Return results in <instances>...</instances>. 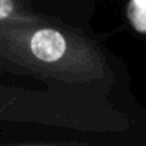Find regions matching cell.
Masks as SVG:
<instances>
[{"label":"cell","mask_w":146,"mask_h":146,"mask_svg":"<svg viewBox=\"0 0 146 146\" xmlns=\"http://www.w3.org/2000/svg\"><path fill=\"white\" fill-rule=\"evenodd\" d=\"M0 57L66 83L99 80L108 72L106 57L95 42L75 29L43 19L0 29Z\"/></svg>","instance_id":"1"},{"label":"cell","mask_w":146,"mask_h":146,"mask_svg":"<svg viewBox=\"0 0 146 146\" xmlns=\"http://www.w3.org/2000/svg\"><path fill=\"white\" fill-rule=\"evenodd\" d=\"M42 16L29 10L23 3L15 2V0H0V29L26 25L40 20Z\"/></svg>","instance_id":"2"},{"label":"cell","mask_w":146,"mask_h":146,"mask_svg":"<svg viewBox=\"0 0 146 146\" xmlns=\"http://www.w3.org/2000/svg\"><path fill=\"white\" fill-rule=\"evenodd\" d=\"M140 5L146 9V3H140ZM129 7H130V9H135V12H129V16H130V20H132V22H136V20H140V19H145V17H146V10H145V12H140V10H137L136 7H133L132 5H130ZM137 29H139V30H146V20H145Z\"/></svg>","instance_id":"3"},{"label":"cell","mask_w":146,"mask_h":146,"mask_svg":"<svg viewBox=\"0 0 146 146\" xmlns=\"http://www.w3.org/2000/svg\"><path fill=\"white\" fill-rule=\"evenodd\" d=\"M22 146H88V145H22Z\"/></svg>","instance_id":"4"}]
</instances>
